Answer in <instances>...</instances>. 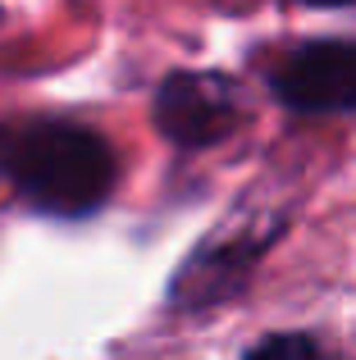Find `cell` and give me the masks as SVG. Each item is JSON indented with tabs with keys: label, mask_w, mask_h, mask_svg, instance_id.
<instances>
[{
	"label": "cell",
	"mask_w": 356,
	"mask_h": 360,
	"mask_svg": "<svg viewBox=\"0 0 356 360\" xmlns=\"http://www.w3.org/2000/svg\"><path fill=\"white\" fill-rule=\"evenodd\" d=\"M115 150L73 119L0 123V183L55 219H82L115 192Z\"/></svg>",
	"instance_id": "cell-1"
},
{
	"label": "cell",
	"mask_w": 356,
	"mask_h": 360,
	"mask_svg": "<svg viewBox=\"0 0 356 360\" xmlns=\"http://www.w3.org/2000/svg\"><path fill=\"white\" fill-rule=\"evenodd\" d=\"M279 224L269 219H233L224 224L215 238H205L178 264L174 283H170V306L174 310H210L220 301L238 297L247 288L251 269L260 264L265 246L274 242Z\"/></svg>",
	"instance_id": "cell-2"
},
{
	"label": "cell",
	"mask_w": 356,
	"mask_h": 360,
	"mask_svg": "<svg viewBox=\"0 0 356 360\" xmlns=\"http://www.w3.org/2000/svg\"><path fill=\"white\" fill-rule=\"evenodd\" d=\"M242 91L224 73H170L155 91V128L183 150H205L242 123Z\"/></svg>",
	"instance_id": "cell-3"
},
{
	"label": "cell",
	"mask_w": 356,
	"mask_h": 360,
	"mask_svg": "<svg viewBox=\"0 0 356 360\" xmlns=\"http://www.w3.org/2000/svg\"><path fill=\"white\" fill-rule=\"evenodd\" d=\"M269 91L297 115L356 110V41L320 37L302 41L269 69Z\"/></svg>",
	"instance_id": "cell-4"
},
{
	"label": "cell",
	"mask_w": 356,
	"mask_h": 360,
	"mask_svg": "<svg viewBox=\"0 0 356 360\" xmlns=\"http://www.w3.org/2000/svg\"><path fill=\"white\" fill-rule=\"evenodd\" d=\"M242 360H320V347L306 333H269L260 338Z\"/></svg>",
	"instance_id": "cell-5"
}]
</instances>
